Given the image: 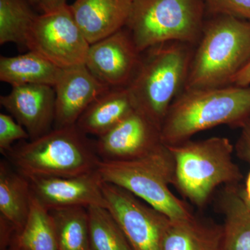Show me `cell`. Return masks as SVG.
Returning a JSON list of instances; mask_svg holds the SVG:
<instances>
[{
  "label": "cell",
  "instance_id": "cell-1",
  "mask_svg": "<svg viewBox=\"0 0 250 250\" xmlns=\"http://www.w3.org/2000/svg\"><path fill=\"white\" fill-rule=\"evenodd\" d=\"M250 116V86L184 90L166 115L161 141L165 146H174L219 125L240 128Z\"/></svg>",
  "mask_w": 250,
  "mask_h": 250
},
{
  "label": "cell",
  "instance_id": "cell-2",
  "mask_svg": "<svg viewBox=\"0 0 250 250\" xmlns=\"http://www.w3.org/2000/svg\"><path fill=\"white\" fill-rule=\"evenodd\" d=\"M184 90L231 85L250 60V21L228 15L206 19Z\"/></svg>",
  "mask_w": 250,
  "mask_h": 250
},
{
  "label": "cell",
  "instance_id": "cell-3",
  "mask_svg": "<svg viewBox=\"0 0 250 250\" xmlns=\"http://www.w3.org/2000/svg\"><path fill=\"white\" fill-rule=\"evenodd\" d=\"M4 156L27 178L82 175L98 170L102 161L95 141L76 125L54 128L39 139L22 141Z\"/></svg>",
  "mask_w": 250,
  "mask_h": 250
},
{
  "label": "cell",
  "instance_id": "cell-4",
  "mask_svg": "<svg viewBox=\"0 0 250 250\" xmlns=\"http://www.w3.org/2000/svg\"><path fill=\"white\" fill-rule=\"evenodd\" d=\"M167 147L175 163L173 186L198 208L207 205L217 188L238 185L243 178L233 161L234 146L228 138L190 139Z\"/></svg>",
  "mask_w": 250,
  "mask_h": 250
},
{
  "label": "cell",
  "instance_id": "cell-5",
  "mask_svg": "<svg viewBox=\"0 0 250 250\" xmlns=\"http://www.w3.org/2000/svg\"><path fill=\"white\" fill-rule=\"evenodd\" d=\"M146 52L126 87L136 109L161 130L171 104L185 86L193 52L191 45L177 42Z\"/></svg>",
  "mask_w": 250,
  "mask_h": 250
},
{
  "label": "cell",
  "instance_id": "cell-6",
  "mask_svg": "<svg viewBox=\"0 0 250 250\" xmlns=\"http://www.w3.org/2000/svg\"><path fill=\"white\" fill-rule=\"evenodd\" d=\"M98 172L104 182L123 188L170 220H183L193 215L187 203L171 191L175 163L170 149L164 144L135 160L101 161Z\"/></svg>",
  "mask_w": 250,
  "mask_h": 250
},
{
  "label": "cell",
  "instance_id": "cell-7",
  "mask_svg": "<svg viewBox=\"0 0 250 250\" xmlns=\"http://www.w3.org/2000/svg\"><path fill=\"white\" fill-rule=\"evenodd\" d=\"M206 16L204 0H134L125 28L142 54L167 42H198Z\"/></svg>",
  "mask_w": 250,
  "mask_h": 250
},
{
  "label": "cell",
  "instance_id": "cell-8",
  "mask_svg": "<svg viewBox=\"0 0 250 250\" xmlns=\"http://www.w3.org/2000/svg\"><path fill=\"white\" fill-rule=\"evenodd\" d=\"M90 45L67 4L38 15L26 39L29 51L61 69L84 65Z\"/></svg>",
  "mask_w": 250,
  "mask_h": 250
},
{
  "label": "cell",
  "instance_id": "cell-9",
  "mask_svg": "<svg viewBox=\"0 0 250 250\" xmlns=\"http://www.w3.org/2000/svg\"><path fill=\"white\" fill-rule=\"evenodd\" d=\"M103 190L107 209L133 250H163L170 219L123 188L103 182Z\"/></svg>",
  "mask_w": 250,
  "mask_h": 250
},
{
  "label": "cell",
  "instance_id": "cell-10",
  "mask_svg": "<svg viewBox=\"0 0 250 250\" xmlns=\"http://www.w3.org/2000/svg\"><path fill=\"white\" fill-rule=\"evenodd\" d=\"M129 31L124 27L91 44L85 65L93 76L111 88L127 86L141 62Z\"/></svg>",
  "mask_w": 250,
  "mask_h": 250
},
{
  "label": "cell",
  "instance_id": "cell-11",
  "mask_svg": "<svg viewBox=\"0 0 250 250\" xmlns=\"http://www.w3.org/2000/svg\"><path fill=\"white\" fill-rule=\"evenodd\" d=\"M162 144L160 129L137 110L95 140L97 152L104 161L135 160Z\"/></svg>",
  "mask_w": 250,
  "mask_h": 250
},
{
  "label": "cell",
  "instance_id": "cell-12",
  "mask_svg": "<svg viewBox=\"0 0 250 250\" xmlns=\"http://www.w3.org/2000/svg\"><path fill=\"white\" fill-rule=\"evenodd\" d=\"M32 196L47 210L99 206L107 208L98 170L73 177H31Z\"/></svg>",
  "mask_w": 250,
  "mask_h": 250
},
{
  "label": "cell",
  "instance_id": "cell-13",
  "mask_svg": "<svg viewBox=\"0 0 250 250\" xmlns=\"http://www.w3.org/2000/svg\"><path fill=\"white\" fill-rule=\"evenodd\" d=\"M0 104L27 130L29 141L39 139L54 129L56 93L53 86L14 85L9 94L1 95Z\"/></svg>",
  "mask_w": 250,
  "mask_h": 250
},
{
  "label": "cell",
  "instance_id": "cell-14",
  "mask_svg": "<svg viewBox=\"0 0 250 250\" xmlns=\"http://www.w3.org/2000/svg\"><path fill=\"white\" fill-rule=\"evenodd\" d=\"M54 88L56 93L54 128L76 125L86 108L111 88L93 76L85 64L62 69Z\"/></svg>",
  "mask_w": 250,
  "mask_h": 250
},
{
  "label": "cell",
  "instance_id": "cell-15",
  "mask_svg": "<svg viewBox=\"0 0 250 250\" xmlns=\"http://www.w3.org/2000/svg\"><path fill=\"white\" fill-rule=\"evenodd\" d=\"M134 0H76L72 14L90 45L126 26Z\"/></svg>",
  "mask_w": 250,
  "mask_h": 250
},
{
  "label": "cell",
  "instance_id": "cell-16",
  "mask_svg": "<svg viewBox=\"0 0 250 250\" xmlns=\"http://www.w3.org/2000/svg\"><path fill=\"white\" fill-rule=\"evenodd\" d=\"M135 110L134 102L126 87L110 88L86 108L76 125L85 134L98 138Z\"/></svg>",
  "mask_w": 250,
  "mask_h": 250
},
{
  "label": "cell",
  "instance_id": "cell-17",
  "mask_svg": "<svg viewBox=\"0 0 250 250\" xmlns=\"http://www.w3.org/2000/svg\"><path fill=\"white\" fill-rule=\"evenodd\" d=\"M163 250H223V225L192 215L170 220L163 238Z\"/></svg>",
  "mask_w": 250,
  "mask_h": 250
},
{
  "label": "cell",
  "instance_id": "cell-18",
  "mask_svg": "<svg viewBox=\"0 0 250 250\" xmlns=\"http://www.w3.org/2000/svg\"><path fill=\"white\" fill-rule=\"evenodd\" d=\"M32 193L29 179L6 160L0 161V219L22 230L30 212Z\"/></svg>",
  "mask_w": 250,
  "mask_h": 250
},
{
  "label": "cell",
  "instance_id": "cell-19",
  "mask_svg": "<svg viewBox=\"0 0 250 250\" xmlns=\"http://www.w3.org/2000/svg\"><path fill=\"white\" fill-rule=\"evenodd\" d=\"M223 215V250H250V208L238 185L225 186L218 196Z\"/></svg>",
  "mask_w": 250,
  "mask_h": 250
},
{
  "label": "cell",
  "instance_id": "cell-20",
  "mask_svg": "<svg viewBox=\"0 0 250 250\" xmlns=\"http://www.w3.org/2000/svg\"><path fill=\"white\" fill-rule=\"evenodd\" d=\"M62 69L36 52L0 57V80L14 86L42 84L54 87Z\"/></svg>",
  "mask_w": 250,
  "mask_h": 250
},
{
  "label": "cell",
  "instance_id": "cell-21",
  "mask_svg": "<svg viewBox=\"0 0 250 250\" xmlns=\"http://www.w3.org/2000/svg\"><path fill=\"white\" fill-rule=\"evenodd\" d=\"M49 212L53 220L58 250H90L86 207H63Z\"/></svg>",
  "mask_w": 250,
  "mask_h": 250
},
{
  "label": "cell",
  "instance_id": "cell-22",
  "mask_svg": "<svg viewBox=\"0 0 250 250\" xmlns=\"http://www.w3.org/2000/svg\"><path fill=\"white\" fill-rule=\"evenodd\" d=\"M14 241L21 250H58L52 216L33 196L27 221Z\"/></svg>",
  "mask_w": 250,
  "mask_h": 250
},
{
  "label": "cell",
  "instance_id": "cell-23",
  "mask_svg": "<svg viewBox=\"0 0 250 250\" xmlns=\"http://www.w3.org/2000/svg\"><path fill=\"white\" fill-rule=\"evenodd\" d=\"M28 0H0V44L26 47L28 33L38 14Z\"/></svg>",
  "mask_w": 250,
  "mask_h": 250
},
{
  "label": "cell",
  "instance_id": "cell-24",
  "mask_svg": "<svg viewBox=\"0 0 250 250\" xmlns=\"http://www.w3.org/2000/svg\"><path fill=\"white\" fill-rule=\"evenodd\" d=\"M89 218L90 250H133L119 224L106 208H87Z\"/></svg>",
  "mask_w": 250,
  "mask_h": 250
},
{
  "label": "cell",
  "instance_id": "cell-25",
  "mask_svg": "<svg viewBox=\"0 0 250 250\" xmlns=\"http://www.w3.org/2000/svg\"><path fill=\"white\" fill-rule=\"evenodd\" d=\"M29 140L27 130L11 115L0 113V152L5 155L17 141Z\"/></svg>",
  "mask_w": 250,
  "mask_h": 250
},
{
  "label": "cell",
  "instance_id": "cell-26",
  "mask_svg": "<svg viewBox=\"0 0 250 250\" xmlns=\"http://www.w3.org/2000/svg\"><path fill=\"white\" fill-rule=\"evenodd\" d=\"M207 16L228 15L250 21V0H204Z\"/></svg>",
  "mask_w": 250,
  "mask_h": 250
},
{
  "label": "cell",
  "instance_id": "cell-27",
  "mask_svg": "<svg viewBox=\"0 0 250 250\" xmlns=\"http://www.w3.org/2000/svg\"><path fill=\"white\" fill-rule=\"evenodd\" d=\"M241 135L235 145V152L241 160L250 164V116L240 126Z\"/></svg>",
  "mask_w": 250,
  "mask_h": 250
},
{
  "label": "cell",
  "instance_id": "cell-28",
  "mask_svg": "<svg viewBox=\"0 0 250 250\" xmlns=\"http://www.w3.org/2000/svg\"><path fill=\"white\" fill-rule=\"evenodd\" d=\"M231 85L250 86V60L233 78Z\"/></svg>",
  "mask_w": 250,
  "mask_h": 250
},
{
  "label": "cell",
  "instance_id": "cell-29",
  "mask_svg": "<svg viewBox=\"0 0 250 250\" xmlns=\"http://www.w3.org/2000/svg\"><path fill=\"white\" fill-rule=\"evenodd\" d=\"M39 7L42 13H48L66 6V0H39Z\"/></svg>",
  "mask_w": 250,
  "mask_h": 250
},
{
  "label": "cell",
  "instance_id": "cell-30",
  "mask_svg": "<svg viewBox=\"0 0 250 250\" xmlns=\"http://www.w3.org/2000/svg\"><path fill=\"white\" fill-rule=\"evenodd\" d=\"M242 195L246 201L250 202V172L247 177L246 187L244 190H242Z\"/></svg>",
  "mask_w": 250,
  "mask_h": 250
},
{
  "label": "cell",
  "instance_id": "cell-31",
  "mask_svg": "<svg viewBox=\"0 0 250 250\" xmlns=\"http://www.w3.org/2000/svg\"><path fill=\"white\" fill-rule=\"evenodd\" d=\"M6 250H21L19 248H18V246H16V243H14V240H13L12 242H11V244H10L9 249Z\"/></svg>",
  "mask_w": 250,
  "mask_h": 250
},
{
  "label": "cell",
  "instance_id": "cell-32",
  "mask_svg": "<svg viewBox=\"0 0 250 250\" xmlns=\"http://www.w3.org/2000/svg\"><path fill=\"white\" fill-rule=\"evenodd\" d=\"M29 2L31 3L33 6H39V0H28Z\"/></svg>",
  "mask_w": 250,
  "mask_h": 250
},
{
  "label": "cell",
  "instance_id": "cell-33",
  "mask_svg": "<svg viewBox=\"0 0 250 250\" xmlns=\"http://www.w3.org/2000/svg\"><path fill=\"white\" fill-rule=\"evenodd\" d=\"M243 198H244V197H243ZM244 200H245V199H244ZM245 201H246L247 205H248V207H249V208H250V202L246 201V200H245Z\"/></svg>",
  "mask_w": 250,
  "mask_h": 250
}]
</instances>
